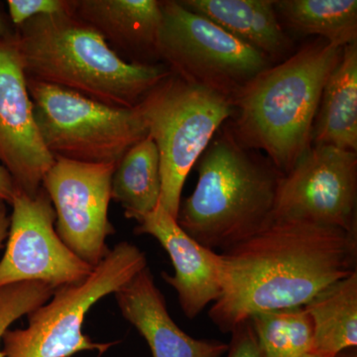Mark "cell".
<instances>
[{
  "label": "cell",
  "instance_id": "cell-16",
  "mask_svg": "<svg viewBox=\"0 0 357 357\" xmlns=\"http://www.w3.org/2000/svg\"><path fill=\"white\" fill-rule=\"evenodd\" d=\"M232 36L253 47L273 64L292 55L293 42L284 31L274 0H180Z\"/></svg>",
  "mask_w": 357,
  "mask_h": 357
},
{
  "label": "cell",
  "instance_id": "cell-14",
  "mask_svg": "<svg viewBox=\"0 0 357 357\" xmlns=\"http://www.w3.org/2000/svg\"><path fill=\"white\" fill-rule=\"evenodd\" d=\"M72 14L98 33L126 62L161 64L157 54L161 1L72 0Z\"/></svg>",
  "mask_w": 357,
  "mask_h": 357
},
{
  "label": "cell",
  "instance_id": "cell-7",
  "mask_svg": "<svg viewBox=\"0 0 357 357\" xmlns=\"http://www.w3.org/2000/svg\"><path fill=\"white\" fill-rule=\"evenodd\" d=\"M26 79L40 136L54 158L117 165L148 136L138 105L112 107L69 89Z\"/></svg>",
  "mask_w": 357,
  "mask_h": 357
},
{
  "label": "cell",
  "instance_id": "cell-23",
  "mask_svg": "<svg viewBox=\"0 0 357 357\" xmlns=\"http://www.w3.org/2000/svg\"><path fill=\"white\" fill-rule=\"evenodd\" d=\"M8 17L14 27L41 15L72 13V0H8Z\"/></svg>",
  "mask_w": 357,
  "mask_h": 357
},
{
  "label": "cell",
  "instance_id": "cell-25",
  "mask_svg": "<svg viewBox=\"0 0 357 357\" xmlns=\"http://www.w3.org/2000/svg\"><path fill=\"white\" fill-rule=\"evenodd\" d=\"M16 188L13 176L0 163V213L6 211V204H10L15 195Z\"/></svg>",
  "mask_w": 357,
  "mask_h": 357
},
{
  "label": "cell",
  "instance_id": "cell-6",
  "mask_svg": "<svg viewBox=\"0 0 357 357\" xmlns=\"http://www.w3.org/2000/svg\"><path fill=\"white\" fill-rule=\"evenodd\" d=\"M158 148L160 206L177 220L183 188L195 164L234 109L231 100L171 73L138 105Z\"/></svg>",
  "mask_w": 357,
  "mask_h": 357
},
{
  "label": "cell",
  "instance_id": "cell-11",
  "mask_svg": "<svg viewBox=\"0 0 357 357\" xmlns=\"http://www.w3.org/2000/svg\"><path fill=\"white\" fill-rule=\"evenodd\" d=\"M115 164H89L55 158L42 188L56 213L58 236L82 260L95 267L110 251L109 222Z\"/></svg>",
  "mask_w": 357,
  "mask_h": 357
},
{
  "label": "cell",
  "instance_id": "cell-5",
  "mask_svg": "<svg viewBox=\"0 0 357 357\" xmlns=\"http://www.w3.org/2000/svg\"><path fill=\"white\" fill-rule=\"evenodd\" d=\"M146 267V256L137 246L128 241L116 244L84 280L56 289L50 299L29 312L26 328L4 333V357H70L86 351L105 354L114 344L93 342L84 335L86 314Z\"/></svg>",
  "mask_w": 357,
  "mask_h": 357
},
{
  "label": "cell",
  "instance_id": "cell-28",
  "mask_svg": "<svg viewBox=\"0 0 357 357\" xmlns=\"http://www.w3.org/2000/svg\"><path fill=\"white\" fill-rule=\"evenodd\" d=\"M300 357H326V356H319V354H312V352H307V354H305L304 356H302Z\"/></svg>",
  "mask_w": 357,
  "mask_h": 357
},
{
  "label": "cell",
  "instance_id": "cell-20",
  "mask_svg": "<svg viewBox=\"0 0 357 357\" xmlns=\"http://www.w3.org/2000/svg\"><path fill=\"white\" fill-rule=\"evenodd\" d=\"M274 6L294 31L342 48L357 42L356 0H274Z\"/></svg>",
  "mask_w": 357,
  "mask_h": 357
},
{
  "label": "cell",
  "instance_id": "cell-8",
  "mask_svg": "<svg viewBox=\"0 0 357 357\" xmlns=\"http://www.w3.org/2000/svg\"><path fill=\"white\" fill-rule=\"evenodd\" d=\"M161 10L160 63L187 83L232 102L246 84L274 65L253 47L178 1H161Z\"/></svg>",
  "mask_w": 357,
  "mask_h": 357
},
{
  "label": "cell",
  "instance_id": "cell-26",
  "mask_svg": "<svg viewBox=\"0 0 357 357\" xmlns=\"http://www.w3.org/2000/svg\"><path fill=\"white\" fill-rule=\"evenodd\" d=\"M15 34V27L9 20L8 14L0 8V38H7Z\"/></svg>",
  "mask_w": 357,
  "mask_h": 357
},
{
  "label": "cell",
  "instance_id": "cell-2",
  "mask_svg": "<svg viewBox=\"0 0 357 357\" xmlns=\"http://www.w3.org/2000/svg\"><path fill=\"white\" fill-rule=\"evenodd\" d=\"M342 50L319 38L263 70L232 100L230 132L288 173L312 146L324 86Z\"/></svg>",
  "mask_w": 357,
  "mask_h": 357
},
{
  "label": "cell",
  "instance_id": "cell-19",
  "mask_svg": "<svg viewBox=\"0 0 357 357\" xmlns=\"http://www.w3.org/2000/svg\"><path fill=\"white\" fill-rule=\"evenodd\" d=\"M161 174L158 148L147 136L134 145L115 167L112 199L128 220L139 222L160 204Z\"/></svg>",
  "mask_w": 357,
  "mask_h": 357
},
{
  "label": "cell",
  "instance_id": "cell-9",
  "mask_svg": "<svg viewBox=\"0 0 357 357\" xmlns=\"http://www.w3.org/2000/svg\"><path fill=\"white\" fill-rule=\"evenodd\" d=\"M357 154L312 145L279 184L275 220L337 227L356 234Z\"/></svg>",
  "mask_w": 357,
  "mask_h": 357
},
{
  "label": "cell",
  "instance_id": "cell-18",
  "mask_svg": "<svg viewBox=\"0 0 357 357\" xmlns=\"http://www.w3.org/2000/svg\"><path fill=\"white\" fill-rule=\"evenodd\" d=\"M305 309L311 317L314 337L311 351L337 357L357 345V271L331 284Z\"/></svg>",
  "mask_w": 357,
  "mask_h": 357
},
{
  "label": "cell",
  "instance_id": "cell-10",
  "mask_svg": "<svg viewBox=\"0 0 357 357\" xmlns=\"http://www.w3.org/2000/svg\"><path fill=\"white\" fill-rule=\"evenodd\" d=\"M6 248L0 260V288L41 282L57 289L84 280L93 267L58 236L56 213L43 188L35 196L16 190Z\"/></svg>",
  "mask_w": 357,
  "mask_h": 357
},
{
  "label": "cell",
  "instance_id": "cell-22",
  "mask_svg": "<svg viewBox=\"0 0 357 357\" xmlns=\"http://www.w3.org/2000/svg\"><path fill=\"white\" fill-rule=\"evenodd\" d=\"M56 289L41 282H21L0 288V357L2 338L14 321L45 304Z\"/></svg>",
  "mask_w": 357,
  "mask_h": 357
},
{
  "label": "cell",
  "instance_id": "cell-15",
  "mask_svg": "<svg viewBox=\"0 0 357 357\" xmlns=\"http://www.w3.org/2000/svg\"><path fill=\"white\" fill-rule=\"evenodd\" d=\"M114 296L122 316L144 337L153 357H222L229 351V344L196 340L176 325L148 267Z\"/></svg>",
  "mask_w": 357,
  "mask_h": 357
},
{
  "label": "cell",
  "instance_id": "cell-13",
  "mask_svg": "<svg viewBox=\"0 0 357 357\" xmlns=\"http://www.w3.org/2000/svg\"><path fill=\"white\" fill-rule=\"evenodd\" d=\"M135 234L154 237L170 256L175 273H163L162 278L177 293L185 317L196 318L220 299L223 289L222 253L192 238L160 204L137 222Z\"/></svg>",
  "mask_w": 357,
  "mask_h": 357
},
{
  "label": "cell",
  "instance_id": "cell-17",
  "mask_svg": "<svg viewBox=\"0 0 357 357\" xmlns=\"http://www.w3.org/2000/svg\"><path fill=\"white\" fill-rule=\"evenodd\" d=\"M312 145L357 151V42L342 50L324 86Z\"/></svg>",
  "mask_w": 357,
  "mask_h": 357
},
{
  "label": "cell",
  "instance_id": "cell-21",
  "mask_svg": "<svg viewBox=\"0 0 357 357\" xmlns=\"http://www.w3.org/2000/svg\"><path fill=\"white\" fill-rule=\"evenodd\" d=\"M248 321L265 357H300L311 351L314 326L305 307L259 312Z\"/></svg>",
  "mask_w": 357,
  "mask_h": 357
},
{
  "label": "cell",
  "instance_id": "cell-3",
  "mask_svg": "<svg viewBox=\"0 0 357 357\" xmlns=\"http://www.w3.org/2000/svg\"><path fill=\"white\" fill-rule=\"evenodd\" d=\"M26 77L119 109H134L171 74L163 64L126 62L72 13L41 15L15 28Z\"/></svg>",
  "mask_w": 357,
  "mask_h": 357
},
{
  "label": "cell",
  "instance_id": "cell-12",
  "mask_svg": "<svg viewBox=\"0 0 357 357\" xmlns=\"http://www.w3.org/2000/svg\"><path fill=\"white\" fill-rule=\"evenodd\" d=\"M54 162L35 122L15 34L0 38V163L17 190L35 196Z\"/></svg>",
  "mask_w": 357,
  "mask_h": 357
},
{
  "label": "cell",
  "instance_id": "cell-4",
  "mask_svg": "<svg viewBox=\"0 0 357 357\" xmlns=\"http://www.w3.org/2000/svg\"><path fill=\"white\" fill-rule=\"evenodd\" d=\"M197 163L198 183L177 215L192 238L225 252L273 222L284 174L241 144L229 128L213 138Z\"/></svg>",
  "mask_w": 357,
  "mask_h": 357
},
{
  "label": "cell",
  "instance_id": "cell-24",
  "mask_svg": "<svg viewBox=\"0 0 357 357\" xmlns=\"http://www.w3.org/2000/svg\"><path fill=\"white\" fill-rule=\"evenodd\" d=\"M232 333L227 357H265L256 340L250 321L237 326Z\"/></svg>",
  "mask_w": 357,
  "mask_h": 357
},
{
  "label": "cell",
  "instance_id": "cell-1",
  "mask_svg": "<svg viewBox=\"0 0 357 357\" xmlns=\"http://www.w3.org/2000/svg\"><path fill=\"white\" fill-rule=\"evenodd\" d=\"M357 236L337 227L275 220L222 252V294L210 318L232 333L259 312L304 307L356 271Z\"/></svg>",
  "mask_w": 357,
  "mask_h": 357
},
{
  "label": "cell",
  "instance_id": "cell-27",
  "mask_svg": "<svg viewBox=\"0 0 357 357\" xmlns=\"http://www.w3.org/2000/svg\"><path fill=\"white\" fill-rule=\"evenodd\" d=\"M9 223H10L9 215H7L6 211H1L0 213V249L3 248L4 243L6 241Z\"/></svg>",
  "mask_w": 357,
  "mask_h": 357
}]
</instances>
